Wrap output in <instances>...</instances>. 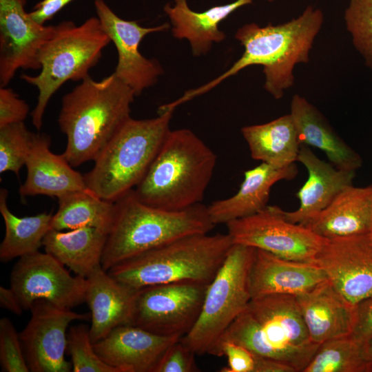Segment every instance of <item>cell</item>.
Instances as JSON below:
<instances>
[{
  "mask_svg": "<svg viewBox=\"0 0 372 372\" xmlns=\"http://www.w3.org/2000/svg\"><path fill=\"white\" fill-rule=\"evenodd\" d=\"M253 0H236L225 5L213 6L203 12H195L187 0H174L167 3L164 11L172 25V32L175 38L187 39L192 54L200 56L207 54L213 43L225 40V32L219 24L238 8L252 3Z\"/></svg>",
  "mask_w": 372,
  "mask_h": 372,
  "instance_id": "484cf974",
  "label": "cell"
},
{
  "mask_svg": "<svg viewBox=\"0 0 372 372\" xmlns=\"http://www.w3.org/2000/svg\"><path fill=\"white\" fill-rule=\"evenodd\" d=\"M180 338L165 350L153 372H198L200 371L195 360L196 354Z\"/></svg>",
  "mask_w": 372,
  "mask_h": 372,
  "instance_id": "d590c367",
  "label": "cell"
},
{
  "mask_svg": "<svg viewBox=\"0 0 372 372\" xmlns=\"http://www.w3.org/2000/svg\"><path fill=\"white\" fill-rule=\"evenodd\" d=\"M31 317L19 333L25 358L32 372H70L72 363L65 359L67 329L74 320H87L90 313H79L45 300H36Z\"/></svg>",
  "mask_w": 372,
  "mask_h": 372,
  "instance_id": "7c38bea8",
  "label": "cell"
},
{
  "mask_svg": "<svg viewBox=\"0 0 372 372\" xmlns=\"http://www.w3.org/2000/svg\"><path fill=\"white\" fill-rule=\"evenodd\" d=\"M216 356H226L228 364L221 372H255L256 354L244 346L231 341L220 342Z\"/></svg>",
  "mask_w": 372,
  "mask_h": 372,
  "instance_id": "8d00e7d4",
  "label": "cell"
},
{
  "mask_svg": "<svg viewBox=\"0 0 372 372\" xmlns=\"http://www.w3.org/2000/svg\"><path fill=\"white\" fill-rule=\"evenodd\" d=\"M35 133L24 122L0 127V173L12 172L19 176L32 148Z\"/></svg>",
  "mask_w": 372,
  "mask_h": 372,
  "instance_id": "1f68e13d",
  "label": "cell"
},
{
  "mask_svg": "<svg viewBox=\"0 0 372 372\" xmlns=\"http://www.w3.org/2000/svg\"><path fill=\"white\" fill-rule=\"evenodd\" d=\"M50 138L36 134L25 162L27 177L19 187L21 197L45 195L56 197L87 189L84 176L72 169L62 154L50 149Z\"/></svg>",
  "mask_w": 372,
  "mask_h": 372,
  "instance_id": "44dd1931",
  "label": "cell"
},
{
  "mask_svg": "<svg viewBox=\"0 0 372 372\" xmlns=\"http://www.w3.org/2000/svg\"><path fill=\"white\" fill-rule=\"evenodd\" d=\"M256 248L233 244L209 283L200 316L180 340L196 355H215L225 331L251 300L249 273Z\"/></svg>",
  "mask_w": 372,
  "mask_h": 372,
  "instance_id": "ba28073f",
  "label": "cell"
},
{
  "mask_svg": "<svg viewBox=\"0 0 372 372\" xmlns=\"http://www.w3.org/2000/svg\"><path fill=\"white\" fill-rule=\"evenodd\" d=\"M324 21L322 10L307 6L297 18L278 25L261 27L254 23L240 27L235 38L244 52L223 74L207 84L187 91L182 96L186 102L216 87L244 68L254 65L263 67L264 88L276 99L293 85V69L298 63H307L314 40Z\"/></svg>",
  "mask_w": 372,
  "mask_h": 372,
  "instance_id": "6da1fadb",
  "label": "cell"
},
{
  "mask_svg": "<svg viewBox=\"0 0 372 372\" xmlns=\"http://www.w3.org/2000/svg\"><path fill=\"white\" fill-rule=\"evenodd\" d=\"M180 338L125 324L112 329L94 347L101 360L118 372H153L165 350Z\"/></svg>",
  "mask_w": 372,
  "mask_h": 372,
  "instance_id": "2e32d148",
  "label": "cell"
},
{
  "mask_svg": "<svg viewBox=\"0 0 372 372\" xmlns=\"http://www.w3.org/2000/svg\"><path fill=\"white\" fill-rule=\"evenodd\" d=\"M111 42L98 17H91L81 25L65 21L54 25L41 46L39 60L40 72L21 78L39 91L37 104L31 113L34 127L40 130L47 105L54 93L68 81H82L89 76Z\"/></svg>",
  "mask_w": 372,
  "mask_h": 372,
  "instance_id": "52a82bcc",
  "label": "cell"
},
{
  "mask_svg": "<svg viewBox=\"0 0 372 372\" xmlns=\"http://www.w3.org/2000/svg\"><path fill=\"white\" fill-rule=\"evenodd\" d=\"M107 233L97 228L83 227L67 231L50 229L43 246L76 275L87 278L101 267Z\"/></svg>",
  "mask_w": 372,
  "mask_h": 372,
  "instance_id": "4316f807",
  "label": "cell"
},
{
  "mask_svg": "<svg viewBox=\"0 0 372 372\" xmlns=\"http://www.w3.org/2000/svg\"><path fill=\"white\" fill-rule=\"evenodd\" d=\"M372 335V296L358 304L355 307V319L351 334V337L362 342Z\"/></svg>",
  "mask_w": 372,
  "mask_h": 372,
  "instance_id": "f35d334b",
  "label": "cell"
},
{
  "mask_svg": "<svg viewBox=\"0 0 372 372\" xmlns=\"http://www.w3.org/2000/svg\"><path fill=\"white\" fill-rule=\"evenodd\" d=\"M174 110L162 105L155 118H129L94 161L92 169L83 175L87 188L110 202L134 189L171 130Z\"/></svg>",
  "mask_w": 372,
  "mask_h": 372,
  "instance_id": "5b68a950",
  "label": "cell"
},
{
  "mask_svg": "<svg viewBox=\"0 0 372 372\" xmlns=\"http://www.w3.org/2000/svg\"><path fill=\"white\" fill-rule=\"evenodd\" d=\"M86 280L85 302L90 309V335L94 344L114 328L132 324L137 289L117 280L101 267Z\"/></svg>",
  "mask_w": 372,
  "mask_h": 372,
  "instance_id": "ffe728a7",
  "label": "cell"
},
{
  "mask_svg": "<svg viewBox=\"0 0 372 372\" xmlns=\"http://www.w3.org/2000/svg\"><path fill=\"white\" fill-rule=\"evenodd\" d=\"M214 227L207 206L199 203L181 210L159 209L139 200L132 189L114 201L101 267L107 271L123 261L177 239L208 234Z\"/></svg>",
  "mask_w": 372,
  "mask_h": 372,
  "instance_id": "3957f363",
  "label": "cell"
},
{
  "mask_svg": "<svg viewBox=\"0 0 372 372\" xmlns=\"http://www.w3.org/2000/svg\"><path fill=\"white\" fill-rule=\"evenodd\" d=\"M72 0H50L45 2L40 1L33 11L29 12L30 17L38 23H44L51 19L59 10Z\"/></svg>",
  "mask_w": 372,
  "mask_h": 372,
  "instance_id": "ab89813d",
  "label": "cell"
},
{
  "mask_svg": "<svg viewBox=\"0 0 372 372\" xmlns=\"http://www.w3.org/2000/svg\"><path fill=\"white\" fill-rule=\"evenodd\" d=\"M50 1V0H42L41 1L45 2V1Z\"/></svg>",
  "mask_w": 372,
  "mask_h": 372,
  "instance_id": "ee69618b",
  "label": "cell"
},
{
  "mask_svg": "<svg viewBox=\"0 0 372 372\" xmlns=\"http://www.w3.org/2000/svg\"><path fill=\"white\" fill-rule=\"evenodd\" d=\"M256 320L263 339L281 347H311L313 342L296 296L271 294L252 298L247 307Z\"/></svg>",
  "mask_w": 372,
  "mask_h": 372,
  "instance_id": "7402d4cb",
  "label": "cell"
},
{
  "mask_svg": "<svg viewBox=\"0 0 372 372\" xmlns=\"http://www.w3.org/2000/svg\"><path fill=\"white\" fill-rule=\"evenodd\" d=\"M327 280L314 262L289 260L256 249L249 273L252 298L271 294L298 296Z\"/></svg>",
  "mask_w": 372,
  "mask_h": 372,
  "instance_id": "e0dca14e",
  "label": "cell"
},
{
  "mask_svg": "<svg viewBox=\"0 0 372 372\" xmlns=\"http://www.w3.org/2000/svg\"><path fill=\"white\" fill-rule=\"evenodd\" d=\"M26 0H0V83L6 87L19 69L40 70V49L54 25L36 22Z\"/></svg>",
  "mask_w": 372,
  "mask_h": 372,
  "instance_id": "9a60e30c",
  "label": "cell"
},
{
  "mask_svg": "<svg viewBox=\"0 0 372 372\" xmlns=\"http://www.w3.org/2000/svg\"><path fill=\"white\" fill-rule=\"evenodd\" d=\"M313 262L352 304L372 296V245L368 234L325 238Z\"/></svg>",
  "mask_w": 372,
  "mask_h": 372,
  "instance_id": "4fadbf2b",
  "label": "cell"
},
{
  "mask_svg": "<svg viewBox=\"0 0 372 372\" xmlns=\"http://www.w3.org/2000/svg\"><path fill=\"white\" fill-rule=\"evenodd\" d=\"M267 1H274V0H267Z\"/></svg>",
  "mask_w": 372,
  "mask_h": 372,
  "instance_id": "f6af8a7d",
  "label": "cell"
},
{
  "mask_svg": "<svg viewBox=\"0 0 372 372\" xmlns=\"http://www.w3.org/2000/svg\"><path fill=\"white\" fill-rule=\"evenodd\" d=\"M344 21L355 48L372 70V0H350Z\"/></svg>",
  "mask_w": 372,
  "mask_h": 372,
  "instance_id": "d6a6232c",
  "label": "cell"
},
{
  "mask_svg": "<svg viewBox=\"0 0 372 372\" xmlns=\"http://www.w3.org/2000/svg\"><path fill=\"white\" fill-rule=\"evenodd\" d=\"M66 350L71 356L74 372H118L96 353L87 325L81 324L70 328Z\"/></svg>",
  "mask_w": 372,
  "mask_h": 372,
  "instance_id": "836d02e7",
  "label": "cell"
},
{
  "mask_svg": "<svg viewBox=\"0 0 372 372\" xmlns=\"http://www.w3.org/2000/svg\"><path fill=\"white\" fill-rule=\"evenodd\" d=\"M297 161L307 169L308 177L296 194L299 199L298 208L292 211H284L291 223L306 225L324 209L346 187L352 185L355 171L340 169L319 158L306 145H301Z\"/></svg>",
  "mask_w": 372,
  "mask_h": 372,
  "instance_id": "d6986e66",
  "label": "cell"
},
{
  "mask_svg": "<svg viewBox=\"0 0 372 372\" xmlns=\"http://www.w3.org/2000/svg\"><path fill=\"white\" fill-rule=\"evenodd\" d=\"M303 372H366L362 343L351 335L322 343Z\"/></svg>",
  "mask_w": 372,
  "mask_h": 372,
  "instance_id": "4dcf8cb0",
  "label": "cell"
},
{
  "mask_svg": "<svg viewBox=\"0 0 372 372\" xmlns=\"http://www.w3.org/2000/svg\"><path fill=\"white\" fill-rule=\"evenodd\" d=\"M241 133L253 159L276 168L297 161L301 145L290 114L266 123L245 126Z\"/></svg>",
  "mask_w": 372,
  "mask_h": 372,
  "instance_id": "83f0119b",
  "label": "cell"
},
{
  "mask_svg": "<svg viewBox=\"0 0 372 372\" xmlns=\"http://www.w3.org/2000/svg\"><path fill=\"white\" fill-rule=\"evenodd\" d=\"M209 285L182 281L137 289L132 324L163 336H185L200 316Z\"/></svg>",
  "mask_w": 372,
  "mask_h": 372,
  "instance_id": "9c48e42d",
  "label": "cell"
},
{
  "mask_svg": "<svg viewBox=\"0 0 372 372\" xmlns=\"http://www.w3.org/2000/svg\"><path fill=\"white\" fill-rule=\"evenodd\" d=\"M296 298L313 342L321 344L351 334L356 304L347 300L328 279Z\"/></svg>",
  "mask_w": 372,
  "mask_h": 372,
  "instance_id": "ac0fdd59",
  "label": "cell"
},
{
  "mask_svg": "<svg viewBox=\"0 0 372 372\" xmlns=\"http://www.w3.org/2000/svg\"><path fill=\"white\" fill-rule=\"evenodd\" d=\"M296 164L276 168L267 163L245 172L238 192L231 197L212 202L207 210L213 223L227 224L255 214L267 205L273 185L282 180H290L298 174Z\"/></svg>",
  "mask_w": 372,
  "mask_h": 372,
  "instance_id": "603a6c76",
  "label": "cell"
},
{
  "mask_svg": "<svg viewBox=\"0 0 372 372\" xmlns=\"http://www.w3.org/2000/svg\"><path fill=\"white\" fill-rule=\"evenodd\" d=\"M368 236H369L371 244L372 245V213H371V221H370V225H369V229L368 231Z\"/></svg>",
  "mask_w": 372,
  "mask_h": 372,
  "instance_id": "7bdbcfd3",
  "label": "cell"
},
{
  "mask_svg": "<svg viewBox=\"0 0 372 372\" xmlns=\"http://www.w3.org/2000/svg\"><path fill=\"white\" fill-rule=\"evenodd\" d=\"M284 210L267 205L251 216L226 224L233 244L262 249L279 257L313 262L323 238L307 227L287 220Z\"/></svg>",
  "mask_w": 372,
  "mask_h": 372,
  "instance_id": "30bf717a",
  "label": "cell"
},
{
  "mask_svg": "<svg viewBox=\"0 0 372 372\" xmlns=\"http://www.w3.org/2000/svg\"><path fill=\"white\" fill-rule=\"evenodd\" d=\"M372 213V185H353L304 226L323 238L368 234Z\"/></svg>",
  "mask_w": 372,
  "mask_h": 372,
  "instance_id": "d4e9b609",
  "label": "cell"
},
{
  "mask_svg": "<svg viewBox=\"0 0 372 372\" xmlns=\"http://www.w3.org/2000/svg\"><path fill=\"white\" fill-rule=\"evenodd\" d=\"M216 163L214 152L192 131L170 130L134 192L154 207L188 208L203 200Z\"/></svg>",
  "mask_w": 372,
  "mask_h": 372,
  "instance_id": "277c9868",
  "label": "cell"
},
{
  "mask_svg": "<svg viewBox=\"0 0 372 372\" xmlns=\"http://www.w3.org/2000/svg\"><path fill=\"white\" fill-rule=\"evenodd\" d=\"M0 365L3 372L30 371L19 333L8 318L0 320Z\"/></svg>",
  "mask_w": 372,
  "mask_h": 372,
  "instance_id": "e575fe53",
  "label": "cell"
},
{
  "mask_svg": "<svg viewBox=\"0 0 372 372\" xmlns=\"http://www.w3.org/2000/svg\"><path fill=\"white\" fill-rule=\"evenodd\" d=\"M94 6L101 25L114 44L118 61L113 72L134 92L135 96L153 85L163 72L155 59L143 56L138 50L143 39L153 32L168 30L164 23L145 28L136 21H127L117 16L103 0H95Z\"/></svg>",
  "mask_w": 372,
  "mask_h": 372,
  "instance_id": "5bb4252c",
  "label": "cell"
},
{
  "mask_svg": "<svg viewBox=\"0 0 372 372\" xmlns=\"http://www.w3.org/2000/svg\"><path fill=\"white\" fill-rule=\"evenodd\" d=\"M0 305L1 308L17 316H21L24 310L18 296L11 287L8 289L0 287Z\"/></svg>",
  "mask_w": 372,
  "mask_h": 372,
  "instance_id": "60d3db41",
  "label": "cell"
},
{
  "mask_svg": "<svg viewBox=\"0 0 372 372\" xmlns=\"http://www.w3.org/2000/svg\"><path fill=\"white\" fill-rule=\"evenodd\" d=\"M362 343V355L366 366V372H372V335Z\"/></svg>",
  "mask_w": 372,
  "mask_h": 372,
  "instance_id": "b9f144b4",
  "label": "cell"
},
{
  "mask_svg": "<svg viewBox=\"0 0 372 372\" xmlns=\"http://www.w3.org/2000/svg\"><path fill=\"white\" fill-rule=\"evenodd\" d=\"M29 112L27 103L10 88H0V127L24 122Z\"/></svg>",
  "mask_w": 372,
  "mask_h": 372,
  "instance_id": "74e56055",
  "label": "cell"
},
{
  "mask_svg": "<svg viewBox=\"0 0 372 372\" xmlns=\"http://www.w3.org/2000/svg\"><path fill=\"white\" fill-rule=\"evenodd\" d=\"M114 212V202L103 200L85 189L58 198V209L52 216V229L59 231L91 227L108 233Z\"/></svg>",
  "mask_w": 372,
  "mask_h": 372,
  "instance_id": "f546056e",
  "label": "cell"
},
{
  "mask_svg": "<svg viewBox=\"0 0 372 372\" xmlns=\"http://www.w3.org/2000/svg\"><path fill=\"white\" fill-rule=\"evenodd\" d=\"M134 97L114 73L100 81L89 75L62 97L58 123L67 144L61 154L70 165L96 159L131 117Z\"/></svg>",
  "mask_w": 372,
  "mask_h": 372,
  "instance_id": "7a4b0ae2",
  "label": "cell"
},
{
  "mask_svg": "<svg viewBox=\"0 0 372 372\" xmlns=\"http://www.w3.org/2000/svg\"><path fill=\"white\" fill-rule=\"evenodd\" d=\"M86 286V278L72 276L54 256L39 251L19 258L10 274V287L24 310L41 299L72 309L85 302Z\"/></svg>",
  "mask_w": 372,
  "mask_h": 372,
  "instance_id": "8fae6325",
  "label": "cell"
},
{
  "mask_svg": "<svg viewBox=\"0 0 372 372\" xmlns=\"http://www.w3.org/2000/svg\"><path fill=\"white\" fill-rule=\"evenodd\" d=\"M232 245L227 233L190 235L123 261L107 273L135 289L182 281L209 284Z\"/></svg>",
  "mask_w": 372,
  "mask_h": 372,
  "instance_id": "8992f818",
  "label": "cell"
},
{
  "mask_svg": "<svg viewBox=\"0 0 372 372\" xmlns=\"http://www.w3.org/2000/svg\"><path fill=\"white\" fill-rule=\"evenodd\" d=\"M300 145L322 151L329 162L340 169L355 171L362 165L360 155L333 130L324 116L304 97L295 94L290 113Z\"/></svg>",
  "mask_w": 372,
  "mask_h": 372,
  "instance_id": "cb8c5ba5",
  "label": "cell"
},
{
  "mask_svg": "<svg viewBox=\"0 0 372 372\" xmlns=\"http://www.w3.org/2000/svg\"><path fill=\"white\" fill-rule=\"evenodd\" d=\"M6 189L0 191V213L6 227L0 245V260L3 262L35 253L43 246V241L52 229L53 214L40 213L27 217H17L9 209Z\"/></svg>",
  "mask_w": 372,
  "mask_h": 372,
  "instance_id": "f1b7e54d",
  "label": "cell"
}]
</instances>
